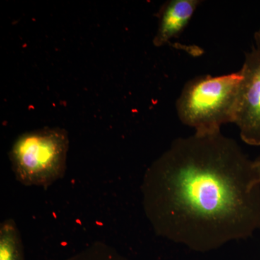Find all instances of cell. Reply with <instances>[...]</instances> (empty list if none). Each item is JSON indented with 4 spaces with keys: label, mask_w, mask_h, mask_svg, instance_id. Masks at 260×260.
Here are the masks:
<instances>
[{
    "label": "cell",
    "mask_w": 260,
    "mask_h": 260,
    "mask_svg": "<svg viewBox=\"0 0 260 260\" xmlns=\"http://www.w3.org/2000/svg\"><path fill=\"white\" fill-rule=\"evenodd\" d=\"M143 205L154 232L198 251L260 229V169L222 134L179 138L150 166Z\"/></svg>",
    "instance_id": "1"
},
{
    "label": "cell",
    "mask_w": 260,
    "mask_h": 260,
    "mask_svg": "<svg viewBox=\"0 0 260 260\" xmlns=\"http://www.w3.org/2000/svg\"><path fill=\"white\" fill-rule=\"evenodd\" d=\"M242 71L213 76L195 77L184 85L176 103L179 120L196 134L220 133L228 123H234Z\"/></svg>",
    "instance_id": "2"
},
{
    "label": "cell",
    "mask_w": 260,
    "mask_h": 260,
    "mask_svg": "<svg viewBox=\"0 0 260 260\" xmlns=\"http://www.w3.org/2000/svg\"><path fill=\"white\" fill-rule=\"evenodd\" d=\"M68 148V133L61 128L23 133L9 152L15 178L25 186L48 187L64 175Z\"/></svg>",
    "instance_id": "3"
},
{
    "label": "cell",
    "mask_w": 260,
    "mask_h": 260,
    "mask_svg": "<svg viewBox=\"0 0 260 260\" xmlns=\"http://www.w3.org/2000/svg\"><path fill=\"white\" fill-rule=\"evenodd\" d=\"M242 81L234 123L246 144L260 146V29L241 68Z\"/></svg>",
    "instance_id": "4"
},
{
    "label": "cell",
    "mask_w": 260,
    "mask_h": 260,
    "mask_svg": "<svg viewBox=\"0 0 260 260\" xmlns=\"http://www.w3.org/2000/svg\"><path fill=\"white\" fill-rule=\"evenodd\" d=\"M200 0H169L159 10L158 28L153 45L161 47L179 39L201 5Z\"/></svg>",
    "instance_id": "5"
},
{
    "label": "cell",
    "mask_w": 260,
    "mask_h": 260,
    "mask_svg": "<svg viewBox=\"0 0 260 260\" xmlns=\"http://www.w3.org/2000/svg\"><path fill=\"white\" fill-rule=\"evenodd\" d=\"M0 260H25L21 236L13 219L0 225Z\"/></svg>",
    "instance_id": "6"
},
{
    "label": "cell",
    "mask_w": 260,
    "mask_h": 260,
    "mask_svg": "<svg viewBox=\"0 0 260 260\" xmlns=\"http://www.w3.org/2000/svg\"><path fill=\"white\" fill-rule=\"evenodd\" d=\"M65 260H129L115 249L97 242Z\"/></svg>",
    "instance_id": "7"
},
{
    "label": "cell",
    "mask_w": 260,
    "mask_h": 260,
    "mask_svg": "<svg viewBox=\"0 0 260 260\" xmlns=\"http://www.w3.org/2000/svg\"><path fill=\"white\" fill-rule=\"evenodd\" d=\"M254 160H255L256 164H257V166L259 167L260 169V155L259 156H258L256 159H254Z\"/></svg>",
    "instance_id": "8"
}]
</instances>
